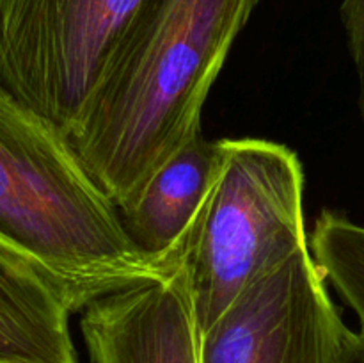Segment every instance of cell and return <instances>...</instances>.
Masks as SVG:
<instances>
[{
    "label": "cell",
    "instance_id": "cell-6",
    "mask_svg": "<svg viewBox=\"0 0 364 363\" xmlns=\"http://www.w3.org/2000/svg\"><path fill=\"white\" fill-rule=\"evenodd\" d=\"M78 326L91 363H201L185 260L160 280L92 301Z\"/></svg>",
    "mask_w": 364,
    "mask_h": 363
},
{
    "label": "cell",
    "instance_id": "cell-8",
    "mask_svg": "<svg viewBox=\"0 0 364 363\" xmlns=\"http://www.w3.org/2000/svg\"><path fill=\"white\" fill-rule=\"evenodd\" d=\"M219 162L220 142L199 135L153 174L137 201L121 212L128 237L142 253L164 260L183 258Z\"/></svg>",
    "mask_w": 364,
    "mask_h": 363
},
{
    "label": "cell",
    "instance_id": "cell-12",
    "mask_svg": "<svg viewBox=\"0 0 364 363\" xmlns=\"http://www.w3.org/2000/svg\"><path fill=\"white\" fill-rule=\"evenodd\" d=\"M0 363H6V362H0Z\"/></svg>",
    "mask_w": 364,
    "mask_h": 363
},
{
    "label": "cell",
    "instance_id": "cell-3",
    "mask_svg": "<svg viewBox=\"0 0 364 363\" xmlns=\"http://www.w3.org/2000/svg\"><path fill=\"white\" fill-rule=\"evenodd\" d=\"M219 142V169L185 249L199 331L263 274L309 248L297 153L269 139Z\"/></svg>",
    "mask_w": 364,
    "mask_h": 363
},
{
    "label": "cell",
    "instance_id": "cell-2",
    "mask_svg": "<svg viewBox=\"0 0 364 363\" xmlns=\"http://www.w3.org/2000/svg\"><path fill=\"white\" fill-rule=\"evenodd\" d=\"M0 238L41 267L71 313L183 262L142 253L70 139L2 85Z\"/></svg>",
    "mask_w": 364,
    "mask_h": 363
},
{
    "label": "cell",
    "instance_id": "cell-7",
    "mask_svg": "<svg viewBox=\"0 0 364 363\" xmlns=\"http://www.w3.org/2000/svg\"><path fill=\"white\" fill-rule=\"evenodd\" d=\"M63 292L25 253L0 238V362L80 363Z\"/></svg>",
    "mask_w": 364,
    "mask_h": 363
},
{
    "label": "cell",
    "instance_id": "cell-10",
    "mask_svg": "<svg viewBox=\"0 0 364 363\" xmlns=\"http://www.w3.org/2000/svg\"><path fill=\"white\" fill-rule=\"evenodd\" d=\"M340 13L347 31L348 50L358 73V105L364 123V0H343Z\"/></svg>",
    "mask_w": 364,
    "mask_h": 363
},
{
    "label": "cell",
    "instance_id": "cell-5",
    "mask_svg": "<svg viewBox=\"0 0 364 363\" xmlns=\"http://www.w3.org/2000/svg\"><path fill=\"white\" fill-rule=\"evenodd\" d=\"M311 251L263 274L199 337L201 363H340L347 324Z\"/></svg>",
    "mask_w": 364,
    "mask_h": 363
},
{
    "label": "cell",
    "instance_id": "cell-9",
    "mask_svg": "<svg viewBox=\"0 0 364 363\" xmlns=\"http://www.w3.org/2000/svg\"><path fill=\"white\" fill-rule=\"evenodd\" d=\"M309 251L327 283L343 298L364 331V226L333 210H322L309 235Z\"/></svg>",
    "mask_w": 364,
    "mask_h": 363
},
{
    "label": "cell",
    "instance_id": "cell-1",
    "mask_svg": "<svg viewBox=\"0 0 364 363\" xmlns=\"http://www.w3.org/2000/svg\"><path fill=\"white\" fill-rule=\"evenodd\" d=\"M259 0H146L77 130L75 152L119 209L201 135V112Z\"/></svg>",
    "mask_w": 364,
    "mask_h": 363
},
{
    "label": "cell",
    "instance_id": "cell-4",
    "mask_svg": "<svg viewBox=\"0 0 364 363\" xmlns=\"http://www.w3.org/2000/svg\"><path fill=\"white\" fill-rule=\"evenodd\" d=\"M146 0H0V85L68 139Z\"/></svg>",
    "mask_w": 364,
    "mask_h": 363
},
{
    "label": "cell",
    "instance_id": "cell-11",
    "mask_svg": "<svg viewBox=\"0 0 364 363\" xmlns=\"http://www.w3.org/2000/svg\"><path fill=\"white\" fill-rule=\"evenodd\" d=\"M340 363H364V331L347 330Z\"/></svg>",
    "mask_w": 364,
    "mask_h": 363
}]
</instances>
